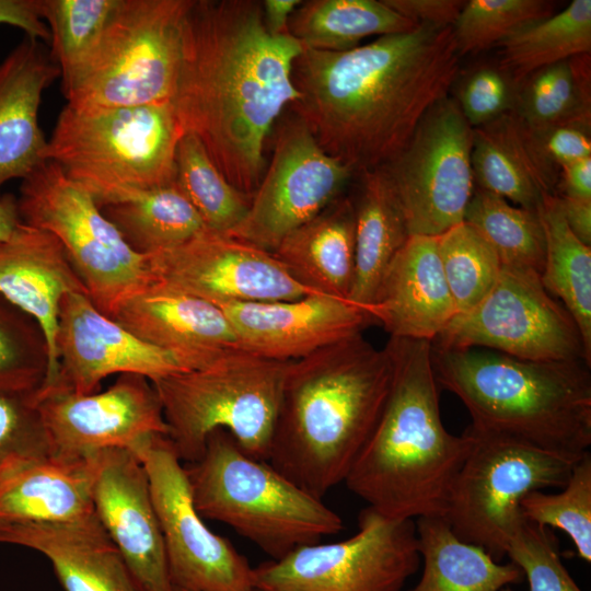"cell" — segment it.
<instances>
[{
  "label": "cell",
  "mask_w": 591,
  "mask_h": 591,
  "mask_svg": "<svg viewBox=\"0 0 591 591\" xmlns=\"http://www.w3.org/2000/svg\"><path fill=\"white\" fill-rule=\"evenodd\" d=\"M302 49L290 34L268 33L260 1L193 0L186 13L171 103L184 131L250 198L267 166L266 139L299 99L292 68Z\"/></svg>",
  "instance_id": "cell-1"
},
{
  "label": "cell",
  "mask_w": 591,
  "mask_h": 591,
  "mask_svg": "<svg viewBox=\"0 0 591 591\" xmlns=\"http://www.w3.org/2000/svg\"><path fill=\"white\" fill-rule=\"evenodd\" d=\"M452 27L418 24L344 51L303 48L290 106L320 147L355 174L385 166L459 74Z\"/></svg>",
  "instance_id": "cell-2"
},
{
  "label": "cell",
  "mask_w": 591,
  "mask_h": 591,
  "mask_svg": "<svg viewBox=\"0 0 591 591\" xmlns=\"http://www.w3.org/2000/svg\"><path fill=\"white\" fill-rule=\"evenodd\" d=\"M393 362L362 333L289 361L268 462L316 498L345 482L387 399Z\"/></svg>",
  "instance_id": "cell-3"
},
{
  "label": "cell",
  "mask_w": 591,
  "mask_h": 591,
  "mask_svg": "<svg viewBox=\"0 0 591 591\" xmlns=\"http://www.w3.org/2000/svg\"><path fill=\"white\" fill-rule=\"evenodd\" d=\"M393 378L383 410L345 478L347 488L390 519L444 515L473 436L441 418L431 343L390 337Z\"/></svg>",
  "instance_id": "cell-4"
},
{
  "label": "cell",
  "mask_w": 591,
  "mask_h": 591,
  "mask_svg": "<svg viewBox=\"0 0 591 591\" xmlns=\"http://www.w3.org/2000/svg\"><path fill=\"white\" fill-rule=\"evenodd\" d=\"M439 386L466 407L471 429L581 457L591 445V374L584 361H533L431 343Z\"/></svg>",
  "instance_id": "cell-5"
},
{
  "label": "cell",
  "mask_w": 591,
  "mask_h": 591,
  "mask_svg": "<svg viewBox=\"0 0 591 591\" xmlns=\"http://www.w3.org/2000/svg\"><path fill=\"white\" fill-rule=\"evenodd\" d=\"M185 471L199 514L232 528L270 559L344 529L322 499L246 454L224 429L208 436L201 457Z\"/></svg>",
  "instance_id": "cell-6"
},
{
  "label": "cell",
  "mask_w": 591,
  "mask_h": 591,
  "mask_svg": "<svg viewBox=\"0 0 591 591\" xmlns=\"http://www.w3.org/2000/svg\"><path fill=\"white\" fill-rule=\"evenodd\" d=\"M171 102L60 112L45 159L85 188L99 207L167 186L184 135Z\"/></svg>",
  "instance_id": "cell-7"
},
{
  "label": "cell",
  "mask_w": 591,
  "mask_h": 591,
  "mask_svg": "<svg viewBox=\"0 0 591 591\" xmlns=\"http://www.w3.org/2000/svg\"><path fill=\"white\" fill-rule=\"evenodd\" d=\"M288 362L239 350L153 382L179 460H199L208 436L224 429L246 454L267 461Z\"/></svg>",
  "instance_id": "cell-8"
},
{
  "label": "cell",
  "mask_w": 591,
  "mask_h": 591,
  "mask_svg": "<svg viewBox=\"0 0 591 591\" xmlns=\"http://www.w3.org/2000/svg\"><path fill=\"white\" fill-rule=\"evenodd\" d=\"M16 202L23 223L60 242L90 300L108 317L154 281L147 255L126 243L91 194L55 162L44 161L22 179Z\"/></svg>",
  "instance_id": "cell-9"
},
{
  "label": "cell",
  "mask_w": 591,
  "mask_h": 591,
  "mask_svg": "<svg viewBox=\"0 0 591 591\" xmlns=\"http://www.w3.org/2000/svg\"><path fill=\"white\" fill-rule=\"evenodd\" d=\"M193 0H118L101 43L74 85V107L171 102L182 61V34Z\"/></svg>",
  "instance_id": "cell-10"
},
{
  "label": "cell",
  "mask_w": 591,
  "mask_h": 591,
  "mask_svg": "<svg viewBox=\"0 0 591 591\" xmlns=\"http://www.w3.org/2000/svg\"><path fill=\"white\" fill-rule=\"evenodd\" d=\"M466 430L474 443L453 482L443 517L459 538L483 547L499 561L523 521L521 500L534 490L563 488L580 457Z\"/></svg>",
  "instance_id": "cell-11"
},
{
  "label": "cell",
  "mask_w": 591,
  "mask_h": 591,
  "mask_svg": "<svg viewBox=\"0 0 591 591\" xmlns=\"http://www.w3.org/2000/svg\"><path fill=\"white\" fill-rule=\"evenodd\" d=\"M420 560L415 522L386 518L367 506L352 536L303 545L254 567V589L403 591Z\"/></svg>",
  "instance_id": "cell-12"
},
{
  "label": "cell",
  "mask_w": 591,
  "mask_h": 591,
  "mask_svg": "<svg viewBox=\"0 0 591 591\" xmlns=\"http://www.w3.org/2000/svg\"><path fill=\"white\" fill-rule=\"evenodd\" d=\"M432 344L485 347L523 360L591 363L570 313L546 291L537 271L521 267L502 266L490 292L457 313Z\"/></svg>",
  "instance_id": "cell-13"
},
{
  "label": "cell",
  "mask_w": 591,
  "mask_h": 591,
  "mask_svg": "<svg viewBox=\"0 0 591 591\" xmlns=\"http://www.w3.org/2000/svg\"><path fill=\"white\" fill-rule=\"evenodd\" d=\"M474 129L456 100L438 102L385 166L409 235L438 236L464 221L474 192Z\"/></svg>",
  "instance_id": "cell-14"
},
{
  "label": "cell",
  "mask_w": 591,
  "mask_h": 591,
  "mask_svg": "<svg viewBox=\"0 0 591 591\" xmlns=\"http://www.w3.org/2000/svg\"><path fill=\"white\" fill-rule=\"evenodd\" d=\"M143 464L159 519L173 590L252 591L254 567L197 511L185 466L166 434L130 449Z\"/></svg>",
  "instance_id": "cell-15"
},
{
  "label": "cell",
  "mask_w": 591,
  "mask_h": 591,
  "mask_svg": "<svg viewBox=\"0 0 591 591\" xmlns=\"http://www.w3.org/2000/svg\"><path fill=\"white\" fill-rule=\"evenodd\" d=\"M352 175L293 114L277 130L247 215L230 235L273 253L285 236L343 196Z\"/></svg>",
  "instance_id": "cell-16"
},
{
  "label": "cell",
  "mask_w": 591,
  "mask_h": 591,
  "mask_svg": "<svg viewBox=\"0 0 591 591\" xmlns=\"http://www.w3.org/2000/svg\"><path fill=\"white\" fill-rule=\"evenodd\" d=\"M51 450L63 461L88 460L100 451L131 449L169 428L150 380L119 374L107 390L91 394L68 391L35 393Z\"/></svg>",
  "instance_id": "cell-17"
},
{
  "label": "cell",
  "mask_w": 591,
  "mask_h": 591,
  "mask_svg": "<svg viewBox=\"0 0 591 591\" xmlns=\"http://www.w3.org/2000/svg\"><path fill=\"white\" fill-rule=\"evenodd\" d=\"M147 262L154 281L216 305L294 300L313 293L273 253L209 230L147 255Z\"/></svg>",
  "instance_id": "cell-18"
},
{
  "label": "cell",
  "mask_w": 591,
  "mask_h": 591,
  "mask_svg": "<svg viewBox=\"0 0 591 591\" xmlns=\"http://www.w3.org/2000/svg\"><path fill=\"white\" fill-rule=\"evenodd\" d=\"M58 374L49 391L91 394L108 375L135 373L152 383L187 370L171 354L152 346L103 314L86 293L67 294L56 335Z\"/></svg>",
  "instance_id": "cell-19"
},
{
  "label": "cell",
  "mask_w": 591,
  "mask_h": 591,
  "mask_svg": "<svg viewBox=\"0 0 591 591\" xmlns=\"http://www.w3.org/2000/svg\"><path fill=\"white\" fill-rule=\"evenodd\" d=\"M89 460L94 512L140 591H174L143 464L123 448L100 451Z\"/></svg>",
  "instance_id": "cell-20"
},
{
  "label": "cell",
  "mask_w": 591,
  "mask_h": 591,
  "mask_svg": "<svg viewBox=\"0 0 591 591\" xmlns=\"http://www.w3.org/2000/svg\"><path fill=\"white\" fill-rule=\"evenodd\" d=\"M219 306L243 350L293 361L349 336L372 322L348 300L310 293L294 300L232 302Z\"/></svg>",
  "instance_id": "cell-21"
},
{
  "label": "cell",
  "mask_w": 591,
  "mask_h": 591,
  "mask_svg": "<svg viewBox=\"0 0 591 591\" xmlns=\"http://www.w3.org/2000/svg\"><path fill=\"white\" fill-rule=\"evenodd\" d=\"M112 320L173 355L187 371L204 369L243 350L219 306L158 281L124 301Z\"/></svg>",
  "instance_id": "cell-22"
},
{
  "label": "cell",
  "mask_w": 591,
  "mask_h": 591,
  "mask_svg": "<svg viewBox=\"0 0 591 591\" xmlns=\"http://www.w3.org/2000/svg\"><path fill=\"white\" fill-rule=\"evenodd\" d=\"M71 292L88 294L60 242L21 221L0 242V296L31 316L45 335L48 370L38 392L48 390L58 374V316L63 298Z\"/></svg>",
  "instance_id": "cell-23"
},
{
  "label": "cell",
  "mask_w": 591,
  "mask_h": 591,
  "mask_svg": "<svg viewBox=\"0 0 591 591\" xmlns=\"http://www.w3.org/2000/svg\"><path fill=\"white\" fill-rule=\"evenodd\" d=\"M457 314L436 236L409 235L369 310L391 337L434 341Z\"/></svg>",
  "instance_id": "cell-24"
},
{
  "label": "cell",
  "mask_w": 591,
  "mask_h": 591,
  "mask_svg": "<svg viewBox=\"0 0 591 591\" xmlns=\"http://www.w3.org/2000/svg\"><path fill=\"white\" fill-rule=\"evenodd\" d=\"M0 544L43 554L65 591H140L95 512L69 522L0 524Z\"/></svg>",
  "instance_id": "cell-25"
},
{
  "label": "cell",
  "mask_w": 591,
  "mask_h": 591,
  "mask_svg": "<svg viewBox=\"0 0 591 591\" xmlns=\"http://www.w3.org/2000/svg\"><path fill=\"white\" fill-rule=\"evenodd\" d=\"M58 77L57 63L28 36L0 60V196L5 183L46 161L38 113L44 91Z\"/></svg>",
  "instance_id": "cell-26"
},
{
  "label": "cell",
  "mask_w": 591,
  "mask_h": 591,
  "mask_svg": "<svg viewBox=\"0 0 591 591\" xmlns=\"http://www.w3.org/2000/svg\"><path fill=\"white\" fill-rule=\"evenodd\" d=\"M273 254L311 292L349 301L355 275L354 199L334 200L285 236Z\"/></svg>",
  "instance_id": "cell-27"
},
{
  "label": "cell",
  "mask_w": 591,
  "mask_h": 591,
  "mask_svg": "<svg viewBox=\"0 0 591 591\" xmlns=\"http://www.w3.org/2000/svg\"><path fill=\"white\" fill-rule=\"evenodd\" d=\"M473 129L471 159L478 188L532 211L545 195H556L559 173L540 157L513 112Z\"/></svg>",
  "instance_id": "cell-28"
},
{
  "label": "cell",
  "mask_w": 591,
  "mask_h": 591,
  "mask_svg": "<svg viewBox=\"0 0 591 591\" xmlns=\"http://www.w3.org/2000/svg\"><path fill=\"white\" fill-rule=\"evenodd\" d=\"M94 513L90 460L51 455L0 476V524L69 522Z\"/></svg>",
  "instance_id": "cell-29"
},
{
  "label": "cell",
  "mask_w": 591,
  "mask_h": 591,
  "mask_svg": "<svg viewBox=\"0 0 591 591\" xmlns=\"http://www.w3.org/2000/svg\"><path fill=\"white\" fill-rule=\"evenodd\" d=\"M360 176V189L354 199L355 275L349 301L369 314L391 263L409 234L383 167Z\"/></svg>",
  "instance_id": "cell-30"
},
{
  "label": "cell",
  "mask_w": 591,
  "mask_h": 591,
  "mask_svg": "<svg viewBox=\"0 0 591 591\" xmlns=\"http://www.w3.org/2000/svg\"><path fill=\"white\" fill-rule=\"evenodd\" d=\"M415 524L424 566L409 591H501L522 582L515 564H501L483 547L462 541L444 517H420Z\"/></svg>",
  "instance_id": "cell-31"
},
{
  "label": "cell",
  "mask_w": 591,
  "mask_h": 591,
  "mask_svg": "<svg viewBox=\"0 0 591 591\" xmlns=\"http://www.w3.org/2000/svg\"><path fill=\"white\" fill-rule=\"evenodd\" d=\"M417 25L383 0H309L292 13L288 33L302 48L344 51L364 38L405 33Z\"/></svg>",
  "instance_id": "cell-32"
},
{
  "label": "cell",
  "mask_w": 591,
  "mask_h": 591,
  "mask_svg": "<svg viewBox=\"0 0 591 591\" xmlns=\"http://www.w3.org/2000/svg\"><path fill=\"white\" fill-rule=\"evenodd\" d=\"M537 213L545 235L541 281L572 316L591 362V246L567 225L557 195H545Z\"/></svg>",
  "instance_id": "cell-33"
},
{
  "label": "cell",
  "mask_w": 591,
  "mask_h": 591,
  "mask_svg": "<svg viewBox=\"0 0 591 591\" xmlns=\"http://www.w3.org/2000/svg\"><path fill=\"white\" fill-rule=\"evenodd\" d=\"M101 210L141 255L176 247L208 230L174 183L105 205Z\"/></svg>",
  "instance_id": "cell-34"
},
{
  "label": "cell",
  "mask_w": 591,
  "mask_h": 591,
  "mask_svg": "<svg viewBox=\"0 0 591 591\" xmlns=\"http://www.w3.org/2000/svg\"><path fill=\"white\" fill-rule=\"evenodd\" d=\"M498 46L499 68L517 88L542 68L590 55L591 1L573 0L561 11L517 31Z\"/></svg>",
  "instance_id": "cell-35"
},
{
  "label": "cell",
  "mask_w": 591,
  "mask_h": 591,
  "mask_svg": "<svg viewBox=\"0 0 591 591\" xmlns=\"http://www.w3.org/2000/svg\"><path fill=\"white\" fill-rule=\"evenodd\" d=\"M513 108L531 130L580 124L591 126L590 55L542 68L520 85Z\"/></svg>",
  "instance_id": "cell-36"
},
{
  "label": "cell",
  "mask_w": 591,
  "mask_h": 591,
  "mask_svg": "<svg viewBox=\"0 0 591 591\" xmlns=\"http://www.w3.org/2000/svg\"><path fill=\"white\" fill-rule=\"evenodd\" d=\"M464 221L495 250L502 266L542 273L545 235L537 211L510 204L490 192L474 188Z\"/></svg>",
  "instance_id": "cell-37"
},
{
  "label": "cell",
  "mask_w": 591,
  "mask_h": 591,
  "mask_svg": "<svg viewBox=\"0 0 591 591\" xmlns=\"http://www.w3.org/2000/svg\"><path fill=\"white\" fill-rule=\"evenodd\" d=\"M174 184L209 231L230 235L247 215L251 198L225 179L190 132H184L177 144Z\"/></svg>",
  "instance_id": "cell-38"
},
{
  "label": "cell",
  "mask_w": 591,
  "mask_h": 591,
  "mask_svg": "<svg viewBox=\"0 0 591 591\" xmlns=\"http://www.w3.org/2000/svg\"><path fill=\"white\" fill-rule=\"evenodd\" d=\"M118 0H42L50 33V57L67 93L93 58Z\"/></svg>",
  "instance_id": "cell-39"
},
{
  "label": "cell",
  "mask_w": 591,
  "mask_h": 591,
  "mask_svg": "<svg viewBox=\"0 0 591 591\" xmlns=\"http://www.w3.org/2000/svg\"><path fill=\"white\" fill-rule=\"evenodd\" d=\"M436 239L442 270L456 311H468L494 288L502 264L490 244L465 221Z\"/></svg>",
  "instance_id": "cell-40"
},
{
  "label": "cell",
  "mask_w": 591,
  "mask_h": 591,
  "mask_svg": "<svg viewBox=\"0 0 591 591\" xmlns=\"http://www.w3.org/2000/svg\"><path fill=\"white\" fill-rule=\"evenodd\" d=\"M557 494L534 490L520 502L523 520L564 531L581 559L591 563V454L573 465L567 484Z\"/></svg>",
  "instance_id": "cell-41"
},
{
  "label": "cell",
  "mask_w": 591,
  "mask_h": 591,
  "mask_svg": "<svg viewBox=\"0 0 591 591\" xmlns=\"http://www.w3.org/2000/svg\"><path fill=\"white\" fill-rule=\"evenodd\" d=\"M47 370L48 348L42 328L0 296V392H37Z\"/></svg>",
  "instance_id": "cell-42"
},
{
  "label": "cell",
  "mask_w": 591,
  "mask_h": 591,
  "mask_svg": "<svg viewBox=\"0 0 591 591\" xmlns=\"http://www.w3.org/2000/svg\"><path fill=\"white\" fill-rule=\"evenodd\" d=\"M545 0L465 1L452 30L459 56L498 46L522 27L553 14Z\"/></svg>",
  "instance_id": "cell-43"
},
{
  "label": "cell",
  "mask_w": 591,
  "mask_h": 591,
  "mask_svg": "<svg viewBox=\"0 0 591 591\" xmlns=\"http://www.w3.org/2000/svg\"><path fill=\"white\" fill-rule=\"evenodd\" d=\"M35 393L0 392V476L23 462L51 455Z\"/></svg>",
  "instance_id": "cell-44"
},
{
  "label": "cell",
  "mask_w": 591,
  "mask_h": 591,
  "mask_svg": "<svg viewBox=\"0 0 591 591\" xmlns=\"http://www.w3.org/2000/svg\"><path fill=\"white\" fill-rule=\"evenodd\" d=\"M506 555L522 570L530 591H582L563 564L558 541L548 528L523 520Z\"/></svg>",
  "instance_id": "cell-45"
},
{
  "label": "cell",
  "mask_w": 591,
  "mask_h": 591,
  "mask_svg": "<svg viewBox=\"0 0 591 591\" xmlns=\"http://www.w3.org/2000/svg\"><path fill=\"white\" fill-rule=\"evenodd\" d=\"M515 86L498 67H482L470 73L459 89V107L472 128L483 127L512 112Z\"/></svg>",
  "instance_id": "cell-46"
},
{
  "label": "cell",
  "mask_w": 591,
  "mask_h": 591,
  "mask_svg": "<svg viewBox=\"0 0 591 591\" xmlns=\"http://www.w3.org/2000/svg\"><path fill=\"white\" fill-rule=\"evenodd\" d=\"M526 130L540 157L558 173L563 166L591 157L588 125L570 124L542 130L529 128Z\"/></svg>",
  "instance_id": "cell-47"
},
{
  "label": "cell",
  "mask_w": 591,
  "mask_h": 591,
  "mask_svg": "<svg viewBox=\"0 0 591 591\" xmlns=\"http://www.w3.org/2000/svg\"><path fill=\"white\" fill-rule=\"evenodd\" d=\"M405 19L416 24L453 27L465 1L462 0H383Z\"/></svg>",
  "instance_id": "cell-48"
},
{
  "label": "cell",
  "mask_w": 591,
  "mask_h": 591,
  "mask_svg": "<svg viewBox=\"0 0 591 591\" xmlns=\"http://www.w3.org/2000/svg\"><path fill=\"white\" fill-rule=\"evenodd\" d=\"M22 30L25 36L50 40V33L42 15V0H0V25Z\"/></svg>",
  "instance_id": "cell-49"
},
{
  "label": "cell",
  "mask_w": 591,
  "mask_h": 591,
  "mask_svg": "<svg viewBox=\"0 0 591 591\" xmlns=\"http://www.w3.org/2000/svg\"><path fill=\"white\" fill-rule=\"evenodd\" d=\"M556 195L591 199V157L571 162L559 170Z\"/></svg>",
  "instance_id": "cell-50"
},
{
  "label": "cell",
  "mask_w": 591,
  "mask_h": 591,
  "mask_svg": "<svg viewBox=\"0 0 591 591\" xmlns=\"http://www.w3.org/2000/svg\"><path fill=\"white\" fill-rule=\"evenodd\" d=\"M564 219L571 232L591 246V199L558 196Z\"/></svg>",
  "instance_id": "cell-51"
},
{
  "label": "cell",
  "mask_w": 591,
  "mask_h": 591,
  "mask_svg": "<svg viewBox=\"0 0 591 591\" xmlns=\"http://www.w3.org/2000/svg\"><path fill=\"white\" fill-rule=\"evenodd\" d=\"M262 2L263 20L266 30L273 36L288 33V24L292 13L301 4V0H264Z\"/></svg>",
  "instance_id": "cell-52"
},
{
  "label": "cell",
  "mask_w": 591,
  "mask_h": 591,
  "mask_svg": "<svg viewBox=\"0 0 591 591\" xmlns=\"http://www.w3.org/2000/svg\"><path fill=\"white\" fill-rule=\"evenodd\" d=\"M21 223L16 197L11 194L0 196V242L9 239Z\"/></svg>",
  "instance_id": "cell-53"
},
{
  "label": "cell",
  "mask_w": 591,
  "mask_h": 591,
  "mask_svg": "<svg viewBox=\"0 0 591 591\" xmlns=\"http://www.w3.org/2000/svg\"><path fill=\"white\" fill-rule=\"evenodd\" d=\"M174 591H184V590H174ZM252 591H259V590L253 589Z\"/></svg>",
  "instance_id": "cell-54"
}]
</instances>
